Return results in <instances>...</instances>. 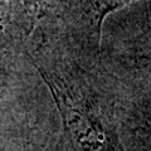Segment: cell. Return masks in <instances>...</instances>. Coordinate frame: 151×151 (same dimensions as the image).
I'll list each match as a JSON object with an SVG mask.
<instances>
[{
	"instance_id": "cell-1",
	"label": "cell",
	"mask_w": 151,
	"mask_h": 151,
	"mask_svg": "<svg viewBox=\"0 0 151 151\" xmlns=\"http://www.w3.org/2000/svg\"><path fill=\"white\" fill-rule=\"evenodd\" d=\"M37 68L59 111L65 151H125L110 119L81 89L42 60Z\"/></svg>"
},
{
	"instance_id": "cell-2",
	"label": "cell",
	"mask_w": 151,
	"mask_h": 151,
	"mask_svg": "<svg viewBox=\"0 0 151 151\" xmlns=\"http://www.w3.org/2000/svg\"><path fill=\"white\" fill-rule=\"evenodd\" d=\"M137 0H97L96 4V19H97V34L98 38L101 37L102 24L105 18L113 12L129 5L131 3H135Z\"/></svg>"
}]
</instances>
